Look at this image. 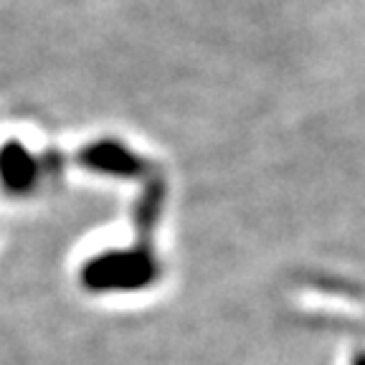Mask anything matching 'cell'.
<instances>
[{
    "label": "cell",
    "mask_w": 365,
    "mask_h": 365,
    "mask_svg": "<svg viewBox=\"0 0 365 365\" xmlns=\"http://www.w3.org/2000/svg\"><path fill=\"white\" fill-rule=\"evenodd\" d=\"M41 165L36 155L23 145H6L0 150V185L13 195H26L38 185Z\"/></svg>",
    "instance_id": "1"
},
{
    "label": "cell",
    "mask_w": 365,
    "mask_h": 365,
    "mask_svg": "<svg viewBox=\"0 0 365 365\" xmlns=\"http://www.w3.org/2000/svg\"><path fill=\"white\" fill-rule=\"evenodd\" d=\"M355 365H365V360H360V363H355Z\"/></svg>",
    "instance_id": "2"
}]
</instances>
